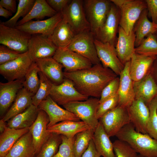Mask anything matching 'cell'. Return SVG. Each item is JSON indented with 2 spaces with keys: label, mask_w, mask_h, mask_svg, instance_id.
Instances as JSON below:
<instances>
[{
  "label": "cell",
  "mask_w": 157,
  "mask_h": 157,
  "mask_svg": "<svg viewBox=\"0 0 157 157\" xmlns=\"http://www.w3.org/2000/svg\"><path fill=\"white\" fill-rule=\"evenodd\" d=\"M65 78L73 83L76 90L88 97L99 98L103 89L117 75L100 63L86 69L70 72H64Z\"/></svg>",
  "instance_id": "cell-1"
},
{
  "label": "cell",
  "mask_w": 157,
  "mask_h": 157,
  "mask_svg": "<svg viewBox=\"0 0 157 157\" xmlns=\"http://www.w3.org/2000/svg\"><path fill=\"white\" fill-rule=\"evenodd\" d=\"M127 142L137 153L146 157H157V140L148 134L137 131L131 122L124 126L115 136Z\"/></svg>",
  "instance_id": "cell-2"
},
{
  "label": "cell",
  "mask_w": 157,
  "mask_h": 157,
  "mask_svg": "<svg viewBox=\"0 0 157 157\" xmlns=\"http://www.w3.org/2000/svg\"><path fill=\"white\" fill-rule=\"evenodd\" d=\"M83 2L90 31L95 38L106 20L112 3L108 0H86Z\"/></svg>",
  "instance_id": "cell-3"
},
{
  "label": "cell",
  "mask_w": 157,
  "mask_h": 157,
  "mask_svg": "<svg viewBox=\"0 0 157 157\" xmlns=\"http://www.w3.org/2000/svg\"><path fill=\"white\" fill-rule=\"evenodd\" d=\"M99 104V98L91 97L84 101L70 102L63 106L94 131L99 122L97 117Z\"/></svg>",
  "instance_id": "cell-4"
},
{
  "label": "cell",
  "mask_w": 157,
  "mask_h": 157,
  "mask_svg": "<svg viewBox=\"0 0 157 157\" xmlns=\"http://www.w3.org/2000/svg\"><path fill=\"white\" fill-rule=\"evenodd\" d=\"M83 2L80 0H71L62 12L63 19L70 26L75 35L90 31Z\"/></svg>",
  "instance_id": "cell-5"
},
{
  "label": "cell",
  "mask_w": 157,
  "mask_h": 157,
  "mask_svg": "<svg viewBox=\"0 0 157 157\" xmlns=\"http://www.w3.org/2000/svg\"><path fill=\"white\" fill-rule=\"evenodd\" d=\"M31 35L15 27L0 24V43L20 54L28 51L29 40Z\"/></svg>",
  "instance_id": "cell-6"
},
{
  "label": "cell",
  "mask_w": 157,
  "mask_h": 157,
  "mask_svg": "<svg viewBox=\"0 0 157 157\" xmlns=\"http://www.w3.org/2000/svg\"><path fill=\"white\" fill-rule=\"evenodd\" d=\"M94 38L90 31L84 32L75 35L66 49L86 58L93 65L100 64L94 42Z\"/></svg>",
  "instance_id": "cell-7"
},
{
  "label": "cell",
  "mask_w": 157,
  "mask_h": 157,
  "mask_svg": "<svg viewBox=\"0 0 157 157\" xmlns=\"http://www.w3.org/2000/svg\"><path fill=\"white\" fill-rule=\"evenodd\" d=\"M58 48L50 39V35L42 34L31 35L28 45V55L33 62L53 57Z\"/></svg>",
  "instance_id": "cell-8"
},
{
  "label": "cell",
  "mask_w": 157,
  "mask_h": 157,
  "mask_svg": "<svg viewBox=\"0 0 157 157\" xmlns=\"http://www.w3.org/2000/svg\"><path fill=\"white\" fill-rule=\"evenodd\" d=\"M99 120L110 137L116 136L124 126L130 123L127 108L118 105L107 112Z\"/></svg>",
  "instance_id": "cell-9"
},
{
  "label": "cell",
  "mask_w": 157,
  "mask_h": 157,
  "mask_svg": "<svg viewBox=\"0 0 157 157\" xmlns=\"http://www.w3.org/2000/svg\"><path fill=\"white\" fill-rule=\"evenodd\" d=\"M120 12L119 26L129 34L133 30L134 26L142 13L147 8L143 0H127L119 8Z\"/></svg>",
  "instance_id": "cell-10"
},
{
  "label": "cell",
  "mask_w": 157,
  "mask_h": 157,
  "mask_svg": "<svg viewBox=\"0 0 157 157\" xmlns=\"http://www.w3.org/2000/svg\"><path fill=\"white\" fill-rule=\"evenodd\" d=\"M33 63L27 51L13 60L0 65V74L8 82L24 79Z\"/></svg>",
  "instance_id": "cell-11"
},
{
  "label": "cell",
  "mask_w": 157,
  "mask_h": 157,
  "mask_svg": "<svg viewBox=\"0 0 157 157\" xmlns=\"http://www.w3.org/2000/svg\"><path fill=\"white\" fill-rule=\"evenodd\" d=\"M49 96L58 105L63 106L70 102L84 101L88 98L76 90L72 81L66 78L60 84L53 83Z\"/></svg>",
  "instance_id": "cell-12"
},
{
  "label": "cell",
  "mask_w": 157,
  "mask_h": 157,
  "mask_svg": "<svg viewBox=\"0 0 157 157\" xmlns=\"http://www.w3.org/2000/svg\"><path fill=\"white\" fill-rule=\"evenodd\" d=\"M120 18L119 8L112 3L106 20L95 38L103 42L108 43L115 46Z\"/></svg>",
  "instance_id": "cell-13"
},
{
  "label": "cell",
  "mask_w": 157,
  "mask_h": 157,
  "mask_svg": "<svg viewBox=\"0 0 157 157\" xmlns=\"http://www.w3.org/2000/svg\"><path fill=\"white\" fill-rule=\"evenodd\" d=\"M94 42L98 57L103 66L110 69L117 76L119 75L124 65L119 58L115 46L95 38Z\"/></svg>",
  "instance_id": "cell-14"
},
{
  "label": "cell",
  "mask_w": 157,
  "mask_h": 157,
  "mask_svg": "<svg viewBox=\"0 0 157 157\" xmlns=\"http://www.w3.org/2000/svg\"><path fill=\"white\" fill-rule=\"evenodd\" d=\"M53 58L63 66L65 68V72L79 70L89 68L93 65L86 58L67 49H58Z\"/></svg>",
  "instance_id": "cell-15"
},
{
  "label": "cell",
  "mask_w": 157,
  "mask_h": 157,
  "mask_svg": "<svg viewBox=\"0 0 157 157\" xmlns=\"http://www.w3.org/2000/svg\"><path fill=\"white\" fill-rule=\"evenodd\" d=\"M38 107L39 110L44 111L48 116L49 122L47 128L65 120L80 121L74 114L60 107L49 95L40 103Z\"/></svg>",
  "instance_id": "cell-16"
},
{
  "label": "cell",
  "mask_w": 157,
  "mask_h": 157,
  "mask_svg": "<svg viewBox=\"0 0 157 157\" xmlns=\"http://www.w3.org/2000/svg\"><path fill=\"white\" fill-rule=\"evenodd\" d=\"M63 19L62 12L44 20H31L15 27L29 34H42L51 35L58 24Z\"/></svg>",
  "instance_id": "cell-17"
},
{
  "label": "cell",
  "mask_w": 157,
  "mask_h": 157,
  "mask_svg": "<svg viewBox=\"0 0 157 157\" xmlns=\"http://www.w3.org/2000/svg\"><path fill=\"white\" fill-rule=\"evenodd\" d=\"M130 122L138 132L147 134V124L149 111L148 106L140 99H135L127 108Z\"/></svg>",
  "instance_id": "cell-18"
},
{
  "label": "cell",
  "mask_w": 157,
  "mask_h": 157,
  "mask_svg": "<svg viewBox=\"0 0 157 157\" xmlns=\"http://www.w3.org/2000/svg\"><path fill=\"white\" fill-rule=\"evenodd\" d=\"M130 61L124 65L123 70L119 75V83L118 94V106L128 108L135 99L134 82L129 73Z\"/></svg>",
  "instance_id": "cell-19"
},
{
  "label": "cell",
  "mask_w": 157,
  "mask_h": 157,
  "mask_svg": "<svg viewBox=\"0 0 157 157\" xmlns=\"http://www.w3.org/2000/svg\"><path fill=\"white\" fill-rule=\"evenodd\" d=\"M118 37L115 46L118 57L124 65L130 61L135 52V35L133 30L127 34L119 26Z\"/></svg>",
  "instance_id": "cell-20"
},
{
  "label": "cell",
  "mask_w": 157,
  "mask_h": 157,
  "mask_svg": "<svg viewBox=\"0 0 157 157\" xmlns=\"http://www.w3.org/2000/svg\"><path fill=\"white\" fill-rule=\"evenodd\" d=\"M49 122V118L47 113L43 110H39L35 121L29 128L36 154L51 133L47 131Z\"/></svg>",
  "instance_id": "cell-21"
},
{
  "label": "cell",
  "mask_w": 157,
  "mask_h": 157,
  "mask_svg": "<svg viewBox=\"0 0 157 157\" xmlns=\"http://www.w3.org/2000/svg\"><path fill=\"white\" fill-rule=\"evenodd\" d=\"M24 79L0 83V115L3 117L24 87Z\"/></svg>",
  "instance_id": "cell-22"
},
{
  "label": "cell",
  "mask_w": 157,
  "mask_h": 157,
  "mask_svg": "<svg viewBox=\"0 0 157 157\" xmlns=\"http://www.w3.org/2000/svg\"><path fill=\"white\" fill-rule=\"evenodd\" d=\"M156 56L133 54L130 61L129 73L134 82L140 81L150 73Z\"/></svg>",
  "instance_id": "cell-23"
},
{
  "label": "cell",
  "mask_w": 157,
  "mask_h": 157,
  "mask_svg": "<svg viewBox=\"0 0 157 157\" xmlns=\"http://www.w3.org/2000/svg\"><path fill=\"white\" fill-rule=\"evenodd\" d=\"M40 71L43 73L53 84L59 85L64 80L63 66L53 57L40 59L35 62Z\"/></svg>",
  "instance_id": "cell-24"
},
{
  "label": "cell",
  "mask_w": 157,
  "mask_h": 157,
  "mask_svg": "<svg viewBox=\"0 0 157 157\" xmlns=\"http://www.w3.org/2000/svg\"><path fill=\"white\" fill-rule=\"evenodd\" d=\"M135 99L142 100L148 106L157 96V85L150 73L140 81L134 82Z\"/></svg>",
  "instance_id": "cell-25"
},
{
  "label": "cell",
  "mask_w": 157,
  "mask_h": 157,
  "mask_svg": "<svg viewBox=\"0 0 157 157\" xmlns=\"http://www.w3.org/2000/svg\"><path fill=\"white\" fill-rule=\"evenodd\" d=\"M90 129L85 122L82 121L65 120L47 128L50 133L63 135L72 138L78 133Z\"/></svg>",
  "instance_id": "cell-26"
},
{
  "label": "cell",
  "mask_w": 157,
  "mask_h": 157,
  "mask_svg": "<svg viewBox=\"0 0 157 157\" xmlns=\"http://www.w3.org/2000/svg\"><path fill=\"white\" fill-rule=\"evenodd\" d=\"M93 140L96 149L101 156L116 157L113 143L99 121L94 131Z\"/></svg>",
  "instance_id": "cell-27"
},
{
  "label": "cell",
  "mask_w": 157,
  "mask_h": 157,
  "mask_svg": "<svg viewBox=\"0 0 157 157\" xmlns=\"http://www.w3.org/2000/svg\"><path fill=\"white\" fill-rule=\"evenodd\" d=\"M36 154L32 136L29 131L17 140L5 157H34Z\"/></svg>",
  "instance_id": "cell-28"
},
{
  "label": "cell",
  "mask_w": 157,
  "mask_h": 157,
  "mask_svg": "<svg viewBox=\"0 0 157 157\" xmlns=\"http://www.w3.org/2000/svg\"><path fill=\"white\" fill-rule=\"evenodd\" d=\"M75 35L70 26L63 19L56 27L50 37L58 49H65Z\"/></svg>",
  "instance_id": "cell-29"
},
{
  "label": "cell",
  "mask_w": 157,
  "mask_h": 157,
  "mask_svg": "<svg viewBox=\"0 0 157 157\" xmlns=\"http://www.w3.org/2000/svg\"><path fill=\"white\" fill-rule=\"evenodd\" d=\"M39 110L38 107L32 104L25 111L8 121L7 126L15 129L29 128L35 121Z\"/></svg>",
  "instance_id": "cell-30"
},
{
  "label": "cell",
  "mask_w": 157,
  "mask_h": 157,
  "mask_svg": "<svg viewBox=\"0 0 157 157\" xmlns=\"http://www.w3.org/2000/svg\"><path fill=\"white\" fill-rule=\"evenodd\" d=\"M156 24L148 19L147 8L144 10L135 23L133 30L135 35V47L138 46L148 35L157 31Z\"/></svg>",
  "instance_id": "cell-31"
},
{
  "label": "cell",
  "mask_w": 157,
  "mask_h": 157,
  "mask_svg": "<svg viewBox=\"0 0 157 157\" xmlns=\"http://www.w3.org/2000/svg\"><path fill=\"white\" fill-rule=\"evenodd\" d=\"M33 95L23 88L18 92L13 103L2 119L5 122L23 112L32 104Z\"/></svg>",
  "instance_id": "cell-32"
},
{
  "label": "cell",
  "mask_w": 157,
  "mask_h": 157,
  "mask_svg": "<svg viewBox=\"0 0 157 157\" xmlns=\"http://www.w3.org/2000/svg\"><path fill=\"white\" fill-rule=\"evenodd\" d=\"M57 13L45 0H36L31 10L24 17L19 20L16 26L22 25L33 19H42L45 17H51Z\"/></svg>",
  "instance_id": "cell-33"
},
{
  "label": "cell",
  "mask_w": 157,
  "mask_h": 157,
  "mask_svg": "<svg viewBox=\"0 0 157 157\" xmlns=\"http://www.w3.org/2000/svg\"><path fill=\"white\" fill-rule=\"evenodd\" d=\"M29 131V128L15 129L7 126L0 136V156L5 157L17 140Z\"/></svg>",
  "instance_id": "cell-34"
},
{
  "label": "cell",
  "mask_w": 157,
  "mask_h": 157,
  "mask_svg": "<svg viewBox=\"0 0 157 157\" xmlns=\"http://www.w3.org/2000/svg\"><path fill=\"white\" fill-rule=\"evenodd\" d=\"M61 142L60 135L51 133L35 157H53L58 151Z\"/></svg>",
  "instance_id": "cell-35"
},
{
  "label": "cell",
  "mask_w": 157,
  "mask_h": 157,
  "mask_svg": "<svg viewBox=\"0 0 157 157\" xmlns=\"http://www.w3.org/2000/svg\"><path fill=\"white\" fill-rule=\"evenodd\" d=\"M94 130L91 129L77 134L75 136L73 147L76 157H81L93 139Z\"/></svg>",
  "instance_id": "cell-36"
},
{
  "label": "cell",
  "mask_w": 157,
  "mask_h": 157,
  "mask_svg": "<svg viewBox=\"0 0 157 157\" xmlns=\"http://www.w3.org/2000/svg\"><path fill=\"white\" fill-rule=\"evenodd\" d=\"M40 70L36 63L33 62L28 69L24 78V88L34 95L40 84L39 72Z\"/></svg>",
  "instance_id": "cell-37"
},
{
  "label": "cell",
  "mask_w": 157,
  "mask_h": 157,
  "mask_svg": "<svg viewBox=\"0 0 157 157\" xmlns=\"http://www.w3.org/2000/svg\"><path fill=\"white\" fill-rule=\"evenodd\" d=\"M40 84L39 88L32 97V104L38 107L40 103L49 95L52 83L41 72H39Z\"/></svg>",
  "instance_id": "cell-38"
},
{
  "label": "cell",
  "mask_w": 157,
  "mask_h": 157,
  "mask_svg": "<svg viewBox=\"0 0 157 157\" xmlns=\"http://www.w3.org/2000/svg\"><path fill=\"white\" fill-rule=\"evenodd\" d=\"M135 53L147 56L157 55V35L156 33L147 36L140 44L135 48Z\"/></svg>",
  "instance_id": "cell-39"
},
{
  "label": "cell",
  "mask_w": 157,
  "mask_h": 157,
  "mask_svg": "<svg viewBox=\"0 0 157 157\" xmlns=\"http://www.w3.org/2000/svg\"><path fill=\"white\" fill-rule=\"evenodd\" d=\"M35 0H19L17 10L15 15L9 19L0 23L8 26L15 27L19 19L25 17L32 8Z\"/></svg>",
  "instance_id": "cell-40"
},
{
  "label": "cell",
  "mask_w": 157,
  "mask_h": 157,
  "mask_svg": "<svg viewBox=\"0 0 157 157\" xmlns=\"http://www.w3.org/2000/svg\"><path fill=\"white\" fill-rule=\"evenodd\" d=\"M148 106L149 114L147 126V133L157 140V96L150 102Z\"/></svg>",
  "instance_id": "cell-41"
},
{
  "label": "cell",
  "mask_w": 157,
  "mask_h": 157,
  "mask_svg": "<svg viewBox=\"0 0 157 157\" xmlns=\"http://www.w3.org/2000/svg\"><path fill=\"white\" fill-rule=\"evenodd\" d=\"M116 157H136L137 153L127 142L119 139L113 143Z\"/></svg>",
  "instance_id": "cell-42"
},
{
  "label": "cell",
  "mask_w": 157,
  "mask_h": 157,
  "mask_svg": "<svg viewBox=\"0 0 157 157\" xmlns=\"http://www.w3.org/2000/svg\"><path fill=\"white\" fill-rule=\"evenodd\" d=\"M60 136L61 143L58 151L53 157H76L73 147L74 137L71 138L63 135Z\"/></svg>",
  "instance_id": "cell-43"
},
{
  "label": "cell",
  "mask_w": 157,
  "mask_h": 157,
  "mask_svg": "<svg viewBox=\"0 0 157 157\" xmlns=\"http://www.w3.org/2000/svg\"><path fill=\"white\" fill-rule=\"evenodd\" d=\"M118 93L99 103L97 112V117L99 119L106 113L118 105Z\"/></svg>",
  "instance_id": "cell-44"
},
{
  "label": "cell",
  "mask_w": 157,
  "mask_h": 157,
  "mask_svg": "<svg viewBox=\"0 0 157 157\" xmlns=\"http://www.w3.org/2000/svg\"><path fill=\"white\" fill-rule=\"evenodd\" d=\"M119 78L117 76L109 82L103 89L99 99V103L117 93Z\"/></svg>",
  "instance_id": "cell-45"
},
{
  "label": "cell",
  "mask_w": 157,
  "mask_h": 157,
  "mask_svg": "<svg viewBox=\"0 0 157 157\" xmlns=\"http://www.w3.org/2000/svg\"><path fill=\"white\" fill-rule=\"evenodd\" d=\"M21 54L3 45L0 46V65L13 60L18 58Z\"/></svg>",
  "instance_id": "cell-46"
},
{
  "label": "cell",
  "mask_w": 157,
  "mask_h": 157,
  "mask_svg": "<svg viewBox=\"0 0 157 157\" xmlns=\"http://www.w3.org/2000/svg\"><path fill=\"white\" fill-rule=\"evenodd\" d=\"M148 10V17L157 24V0H145Z\"/></svg>",
  "instance_id": "cell-47"
},
{
  "label": "cell",
  "mask_w": 157,
  "mask_h": 157,
  "mask_svg": "<svg viewBox=\"0 0 157 157\" xmlns=\"http://www.w3.org/2000/svg\"><path fill=\"white\" fill-rule=\"evenodd\" d=\"M71 0H47L49 6L57 13L62 12Z\"/></svg>",
  "instance_id": "cell-48"
},
{
  "label": "cell",
  "mask_w": 157,
  "mask_h": 157,
  "mask_svg": "<svg viewBox=\"0 0 157 157\" xmlns=\"http://www.w3.org/2000/svg\"><path fill=\"white\" fill-rule=\"evenodd\" d=\"M95 147L93 139L90 141L87 149L81 157H101Z\"/></svg>",
  "instance_id": "cell-49"
},
{
  "label": "cell",
  "mask_w": 157,
  "mask_h": 157,
  "mask_svg": "<svg viewBox=\"0 0 157 157\" xmlns=\"http://www.w3.org/2000/svg\"><path fill=\"white\" fill-rule=\"evenodd\" d=\"M0 6L13 13L17 10L16 2L15 0H1Z\"/></svg>",
  "instance_id": "cell-50"
},
{
  "label": "cell",
  "mask_w": 157,
  "mask_h": 157,
  "mask_svg": "<svg viewBox=\"0 0 157 157\" xmlns=\"http://www.w3.org/2000/svg\"><path fill=\"white\" fill-rule=\"evenodd\" d=\"M150 74L157 85V55L156 56L152 64Z\"/></svg>",
  "instance_id": "cell-51"
},
{
  "label": "cell",
  "mask_w": 157,
  "mask_h": 157,
  "mask_svg": "<svg viewBox=\"0 0 157 157\" xmlns=\"http://www.w3.org/2000/svg\"><path fill=\"white\" fill-rule=\"evenodd\" d=\"M13 13L0 6V16L8 18L12 15Z\"/></svg>",
  "instance_id": "cell-52"
},
{
  "label": "cell",
  "mask_w": 157,
  "mask_h": 157,
  "mask_svg": "<svg viewBox=\"0 0 157 157\" xmlns=\"http://www.w3.org/2000/svg\"><path fill=\"white\" fill-rule=\"evenodd\" d=\"M127 0H110L111 2L116 6L120 8Z\"/></svg>",
  "instance_id": "cell-53"
},
{
  "label": "cell",
  "mask_w": 157,
  "mask_h": 157,
  "mask_svg": "<svg viewBox=\"0 0 157 157\" xmlns=\"http://www.w3.org/2000/svg\"><path fill=\"white\" fill-rule=\"evenodd\" d=\"M7 126L5 122L1 119L0 120V132L1 134L4 131Z\"/></svg>",
  "instance_id": "cell-54"
},
{
  "label": "cell",
  "mask_w": 157,
  "mask_h": 157,
  "mask_svg": "<svg viewBox=\"0 0 157 157\" xmlns=\"http://www.w3.org/2000/svg\"><path fill=\"white\" fill-rule=\"evenodd\" d=\"M136 157H146L140 154L137 155Z\"/></svg>",
  "instance_id": "cell-55"
},
{
  "label": "cell",
  "mask_w": 157,
  "mask_h": 157,
  "mask_svg": "<svg viewBox=\"0 0 157 157\" xmlns=\"http://www.w3.org/2000/svg\"><path fill=\"white\" fill-rule=\"evenodd\" d=\"M156 29L157 31V24H156Z\"/></svg>",
  "instance_id": "cell-56"
},
{
  "label": "cell",
  "mask_w": 157,
  "mask_h": 157,
  "mask_svg": "<svg viewBox=\"0 0 157 157\" xmlns=\"http://www.w3.org/2000/svg\"><path fill=\"white\" fill-rule=\"evenodd\" d=\"M157 35V31L155 33Z\"/></svg>",
  "instance_id": "cell-57"
},
{
  "label": "cell",
  "mask_w": 157,
  "mask_h": 157,
  "mask_svg": "<svg viewBox=\"0 0 157 157\" xmlns=\"http://www.w3.org/2000/svg\"><path fill=\"white\" fill-rule=\"evenodd\" d=\"M0 157H2V156H0Z\"/></svg>",
  "instance_id": "cell-58"
}]
</instances>
